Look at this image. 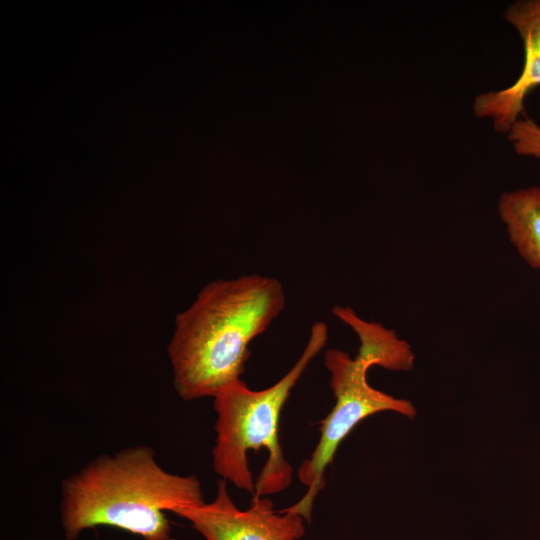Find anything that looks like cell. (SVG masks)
Segmentation results:
<instances>
[{"label": "cell", "mask_w": 540, "mask_h": 540, "mask_svg": "<svg viewBox=\"0 0 540 540\" xmlns=\"http://www.w3.org/2000/svg\"><path fill=\"white\" fill-rule=\"evenodd\" d=\"M332 313L358 335L360 347L354 358L335 348L324 353L335 405L321 422L320 440L315 450L298 469V478L307 492L300 501L282 510L298 514L308 522L314 499L325 486L327 466L339 444L360 421L380 411H395L409 418L416 415L410 401L377 390L367 381L368 369L374 365L390 370L411 369L414 354L409 344L380 323L361 319L350 307L335 305Z\"/></svg>", "instance_id": "obj_4"}, {"label": "cell", "mask_w": 540, "mask_h": 540, "mask_svg": "<svg viewBox=\"0 0 540 540\" xmlns=\"http://www.w3.org/2000/svg\"><path fill=\"white\" fill-rule=\"evenodd\" d=\"M276 278L245 274L205 285L179 313L168 346L173 381L183 400L214 397L240 380L248 346L283 312Z\"/></svg>", "instance_id": "obj_1"}, {"label": "cell", "mask_w": 540, "mask_h": 540, "mask_svg": "<svg viewBox=\"0 0 540 540\" xmlns=\"http://www.w3.org/2000/svg\"><path fill=\"white\" fill-rule=\"evenodd\" d=\"M514 151L540 159V126L530 117H520L507 133Z\"/></svg>", "instance_id": "obj_8"}, {"label": "cell", "mask_w": 540, "mask_h": 540, "mask_svg": "<svg viewBox=\"0 0 540 540\" xmlns=\"http://www.w3.org/2000/svg\"><path fill=\"white\" fill-rule=\"evenodd\" d=\"M504 19L518 31L524 48L523 69L509 87L481 93L473 103L478 118H488L498 133L507 134L523 115L525 98L540 86V0L510 4Z\"/></svg>", "instance_id": "obj_6"}, {"label": "cell", "mask_w": 540, "mask_h": 540, "mask_svg": "<svg viewBox=\"0 0 540 540\" xmlns=\"http://www.w3.org/2000/svg\"><path fill=\"white\" fill-rule=\"evenodd\" d=\"M203 503L196 476L165 471L151 447L138 445L99 455L66 478L61 519L67 540L97 525L127 530L144 540H169L164 511Z\"/></svg>", "instance_id": "obj_2"}, {"label": "cell", "mask_w": 540, "mask_h": 540, "mask_svg": "<svg viewBox=\"0 0 540 540\" xmlns=\"http://www.w3.org/2000/svg\"><path fill=\"white\" fill-rule=\"evenodd\" d=\"M328 341V326L315 322L306 346L292 368L263 390L237 380L214 396L217 413L213 467L222 479L254 497L289 487L293 468L279 443L280 413L291 390Z\"/></svg>", "instance_id": "obj_3"}, {"label": "cell", "mask_w": 540, "mask_h": 540, "mask_svg": "<svg viewBox=\"0 0 540 540\" xmlns=\"http://www.w3.org/2000/svg\"><path fill=\"white\" fill-rule=\"evenodd\" d=\"M498 212L519 254L540 270V187L504 192Z\"/></svg>", "instance_id": "obj_7"}, {"label": "cell", "mask_w": 540, "mask_h": 540, "mask_svg": "<svg viewBox=\"0 0 540 540\" xmlns=\"http://www.w3.org/2000/svg\"><path fill=\"white\" fill-rule=\"evenodd\" d=\"M273 507L269 498L253 496L250 507L240 510L221 478L214 501L173 513L188 520L206 540H297L305 534L302 516Z\"/></svg>", "instance_id": "obj_5"}]
</instances>
